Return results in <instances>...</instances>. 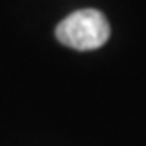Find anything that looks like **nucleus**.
<instances>
[{"instance_id":"nucleus-1","label":"nucleus","mask_w":146,"mask_h":146,"mask_svg":"<svg viewBox=\"0 0 146 146\" xmlns=\"http://www.w3.org/2000/svg\"><path fill=\"white\" fill-rule=\"evenodd\" d=\"M111 28L106 16L95 9H81L62 19L56 27V39L64 46L90 51L106 44Z\"/></svg>"}]
</instances>
